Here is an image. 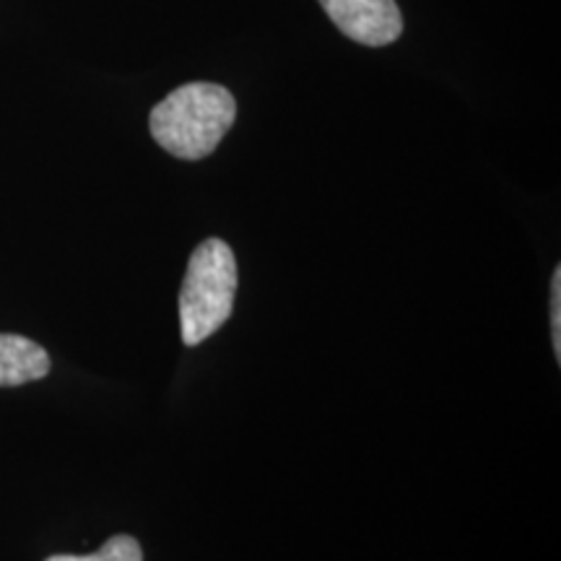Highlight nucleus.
Masks as SVG:
<instances>
[{
	"label": "nucleus",
	"mask_w": 561,
	"mask_h": 561,
	"mask_svg": "<svg viewBox=\"0 0 561 561\" xmlns=\"http://www.w3.org/2000/svg\"><path fill=\"white\" fill-rule=\"evenodd\" d=\"M237 117V102L219 83L195 81L174 89L151 110V138L172 157L206 159L216 151Z\"/></svg>",
	"instance_id": "nucleus-1"
},
{
	"label": "nucleus",
	"mask_w": 561,
	"mask_h": 561,
	"mask_svg": "<svg viewBox=\"0 0 561 561\" xmlns=\"http://www.w3.org/2000/svg\"><path fill=\"white\" fill-rule=\"evenodd\" d=\"M237 284V261L227 242L210 237L193 250L180 289V333L185 346H201L231 318Z\"/></svg>",
	"instance_id": "nucleus-2"
},
{
	"label": "nucleus",
	"mask_w": 561,
	"mask_h": 561,
	"mask_svg": "<svg viewBox=\"0 0 561 561\" xmlns=\"http://www.w3.org/2000/svg\"><path fill=\"white\" fill-rule=\"evenodd\" d=\"M45 561H144V549L133 536H112L104 541L100 551L87 553V557H79V553H53Z\"/></svg>",
	"instance_id": "nucleus-5"
},
{
	"label": "nucleus",
	"mask_w": 561,
	"mask_h": 561,
	"mask_svg": "<svg viewBox=\"0 0 561 561\" xmlns=\"http://www.w3.org/2000/svg\"><path fill=\"white\" fill-rule=\"evenodd\" d=\"M320 5L333 24L359 45H392L403 32L396 0H320Z\"/></svg>",
	"instance_id": "nucleus-3"
},
{
	"label": "nucleus",
	"mask_w": 561,
	"mask_h": 561,
	"mask_svg": "<svg viewBox=\"0 0 561 561\" xmlns=\"http://www.w3.org/2000/svg\"><path fill=\"white\" fill-rule=\"evenodd\" d=\"M53 359L45 346L16 333H0V388H21L26 382L45 380Z\"/></svg>",
	"instance_id": "nucleus-4"
},
{
	"label": "nucleus",
	"mask_w": 561,
	"mask_h": 561,
	"mask_svg": "<svg viewBox=\"0 0 561 561\" xmlns=\"http://www.w3.org/2000/svg\"><path fill=\"white\" fill-rule=\"evenodd\" d=\"M551 341L557 362H561V268L551 276Z\"/></svg>",
	"instance_id": "nucleus-6"
}]
</instances>
